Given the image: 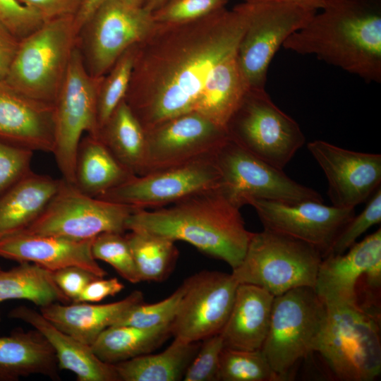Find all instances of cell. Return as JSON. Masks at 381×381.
Returning <instances> with one entry per match:
<instances>
[{
    "label": "cell",
    "mask_w": 381,
    "mask_h": 381,
    "mask_svg": "<svg viewBox=\"0 0 381 381\" xmlns=\"http://www.w3.org/2000/svg\"><path fill=\"white\" fill-rule=\"evenodd\" d=\"M184 288L171 334L188 342L219 334L230 314L238 285L232 274L200 271L182 284Z\"/></svg>",
    "instance_id": "obj_15"
},
{
    "label": "cell",
    "mask_w": 381,
    "mask_h": 381,
    "mask_svg": "<svg viewBox=\"0 0 381 381\" xmlns=\"http://www.w3.org/2000/svg\"><path fill=\"white\" fill-rule=\"evenodd\" d=\"M91 249L95 260L109 264L126 280L132 284L140 282L129 243L123 234H100L93 238Z\"/></svg>",
    "instance_id": "obj_36"
},
{
    "label": "cell",
    "mask_w": 381,
    "mask_h": 381,
    "mask_svg": "<svg viewBox=\"0 0 381 381\" xmlns=\"http://www.w3.org/2000/svg\"><path fill=\"white\" fill-rule=\"evenodd\" d=\"M0 269H1V267H0Z\"/></svg>",
    "instance_id": "obj_52"
},
{
    "label": "cell",
    "mask_w": 381,
    "mask_h": 381,
    "mask_svg": "<svg viewBox=\"0 0 381 381\" xmlns=\"http://www.w3.org/2000/svg\"><path fill=\"white\" fill-rule=\"evenodd\" d=\"M274 297L262 287L239 284L230 314L219 333L224 346L261 349L269 330Z\"/></svg>",
    "instance_id": "obj_23"
},
{
    "label": "cell",
    "mask_w": 381,
    "mask_h": 381,
    "mask_svg": "<svg viewBox=\"0 0 381 381\" xmlns=\"http://www.w3.org/2000/svg\"><path fill=\"white\" fill-rule=\"evenodd\" d=\"M135 56V44L118 59L104 76L97 95V120L99 131L124 100L129 87Z\"/></svg>",
    "instance_id": "obj_35"
},
{
    "label": "cell",
    "mask_w": 381,
    "mask_h": 381,
    "mask_svg": "<svg viewBox=\"0 0 381 381\" xmlns=\"http://www.w3.org/2000/svg\"><path fill=\"white\" fill-rule=\"evenodd\" d=\"M141 175L214 157L229 139L226 129L192 111L145 132Z\"/></svg>",
    "instance_id": "obj_13"
},
{
    "label": "cell",
    "mask_w": 381,
    "mask_h": 381,
    "mask_svg": "<svg viewBox=\"0 0 381 381\" xmlns=\"http://www.w3.org/2000/svg\"><path fill=\"white\" fill-rule=\"evenodd\" d=\"M33 152L0 140V195L32 171Z\"/></svg>",
    "instance_id": "obj_40"
},
{
    "label": "cell",
    "mask_w": 381,
    "mask_h": 381,
    "mask_svg": "<svg viewBox=\"0 0 381 381\" xmlns=\"http://www.w3.org/2000/svg\"><path fill=\"white\" fill-rule=\"evenodd\" d=\"M236 52L214 68L193 109L226 130L228 122L248 89L238 65Z\"/></svg>",
    "instance_id": "obj_28"
},
{
    "label": "cell",
    "mask_w": 381,
    "mask_h": 381,
    "mask_svg": "<svg viewBox=\"0 0 381 381\" xmlns=\"http://www.w3.org/2000/svg\"><path fill=\"white\" fill-rule=\"evenodd\" d=\"M214 157L133 176L98 198L135 209L169 205L193 194L219 188L220 173Z\"/></svg>",
    "instance_id": "obj_14"
},
{
    "label": "cell",
    "mask_w": 381,
    "mask_h": 381,
    "mask_svg": "<svg viewBox=\"0 0 381 381\" xmlns=\"http://www.w3.org/2000/svg\"><path fill=\"white\" fill-rule=\"evenodd\" d=\"M99 139L131 173L141 174L146 149L145 132L125 100L101 128Z\"/></svg>",
    "instance_id": "obj_31"
},
{
    "label": "cell",
    "mask_w": 381,
    "mask_h": 381,
    "mask_svg": "<svg viewBox=\"0 0 381 381\" xmlns=\"http://www.w3.org/2000/svg\"><path fill=\"white\" fill-rule=\"evenodd\" d=\"M283 47L311 54L368 83L381 82V8L377 0H326Z\"/></svg>",
    "instance_id": "obj_2"
},
{
    "label": "cell",
    "mask_w": 381,
    "mask_h": 381,
    "mask_svg": "<svg viewBox=\"0 0 381 381\" xmlns=\"http://www.w3.org/2000/svg\"><path fill=\"white\" fill-rule=\"evenodd\" d=\"M229 0H167L152 13L159 23H179L205 17L223 8Z\"/></svg>",
    "instance_id": "obj_38"
},
{
    "label": "cell",
    "mask_w": 381,
    "mask_h": 381,
    "mask_svg": "<svg viewBox=\"0 0 381 381\" xmlns=\"http://www.w3.org/2000/svg\"><path fill=\"white\" fill-rule=\"evenodd\" d=\"M73 185L81 192L98 198L133 175L99 138L87 135L78 147Z\"/></svg>",
    "instance_id": "obj_27"
},
{
    "label": "cell",
    "mask_w": 381,
    "mask_h": 381,
    "mask_svg": "<svg viewBox=\"0 0 381 381\" xmlns=\"http://www.w3.org/2000/svg\"><path fill=\"white\" fill-rule=\"evenodd\" d=\"M250 205L255 210L264 229L314 246L322 258L355 215V208L329 206L316 200L286 202L255 200Z\"/></svg>",
    "instance_id": "obj_17"
},
{
    "label": "cell",
    "mask_w": 381,
    "mask_h": 381,
    "mask_svg": "<svg viewBox=\"0 0 381 381\" xmlns=\"http://www.w3.org/2000/svg\"><path fill=\"white\" fill-rule=\"evenodd\" d=\"M78 36L74 16L44 21L20 40L4 80L30 97L54 104Z\"/></svg>",
    "instance_id": "obj_4"
},
{
    "label": "cell",
    "mask_w": 381,
    "mask_h": 381,
    "mask_svg": "<svg viewBox=\"0 0 381 381\" xmlns=\"http://www.w3.org/2000/svg\"><path fill=\"white\" fill-rule=\"evenodd\" d=\"M55 352L37 329L18 328L0 337V381H17L22 377L42 375L60 379Z\"/></svg>",
    "instance_id": "obj_25"
},
{
    "label": "cell",
    "mask_w": 381,
    "mask_h": 381,
    "mask_svg": "<svg viewBox=\"0 0 381 381\" xmlns=\"http://www.w3.org/2000/svg\"><path fill=\"white\" fill-rule=\"evenodd\" d=\"M124 289V285L116 277H98L91 281L83 289L75 302H99L107 296H114Z\"/></svg>",
    "instance_id": "obj_45"
},
{
    "label": "cell",
    "mask_w": 381,
    "mask_h": 381,
    "mask_svg": "<svg viewBox=\"0 0 381 381\" xmlns=\"http://www.w3.org/2000/svg\"><path fill=\"white\" fill-rule=\"evenodd\" d=\"M41 17L19 0H0V25L22 40L42 23Z\"/></svg>",
    "instance_id": "obj_42"
},
{
    "label": "cell",
    "mask_w": 381,
    "mask_h": 381,
    "mask_svg": "<svg viewBox=\"0 0 381 381\" xmlns=\"http://www.w3.org/2000/svg\"><path fill=\"white\" fill-rule=\"evenodd\" d=\"M0 320H1V313H0Z\"/></svg>",
    "instance_id": "obj_51"
},
{
    "label": "cell",
    "mask_w": 381,
    "mask_h": 381,
    "mask_svg": "<svg viewBox=\"0 0 381 381\" xmlns=\"http://www.w3.org/2000/svg\"><path fill=\"white\" fill-rule=\"evenodd\" d=\"M167 0H147L143 8L152 13L162 6Z\"/></svg>",
    "instance_id": "obj_49"
},
{
    "label": "cell",
    "mask_w": 381,
    "mask_h": 381,
    "mask_svg": "<svg viewBox=\"0 0 381 381\" xmlns=\"http://www.w3.org/2000/svg\"><path fill=\"white\" fill-rule=\"evenodd\" d=\"M170 336V324L151 329L111 325L98 336L91 349L102 361L114 365L151 353Z\"/></svg>",
    "instance_id": "obj_30"
},
{
    "label": "cell",
    "mask_w": 381,
    "mask_h": 381,
    "mask_svg": "<svg viewBox=\"0 0 381 381\" xmlns=\"http://www.w3.org/2000/svg\"><path fill=\"white\" fill-rule=\"evenodd\" d=\"M83 0H19L37 13L43 21L58 18L74 16Z\"/></svg>",
    "instance_id": "obj_44"
},
{
    "label": "cell",
    "mask_w": 381,
    "mask_h": 381,
    "mask_svg": "<svg viewBox=\"0 0 381 381\" xmlns=\"http://www.w3.org/2000/svg\"><path fill=\"white\" fill-rule=\"evenodd\" d=\"M381 222L380 187L371 196L364 210L344 226L336 238L329 253L341 254L353 246L356 239L371 226ZM326 255V256H327Z\"/></svg>",
    "instance_id": "obj_39"
},
{
    "label": "cell",
    "mask_w": 381,
    "mask_h": 381,
    "mask_svg": "<svg viewBox=\"0 0 381 381\" xmlns=\"http://www.w3.org/2000/svg\"><path fill=\"white\" fill-rule=\"evenodd\" d=\"M326 317V306L313 288L297 287L274 297L261 351L282 380L299 360L315 352Z\"/></svg>",
    "instance_id": "obj_7"
},
{
    "label": "cell",
    "mask_w": 381,
    "mask_h": 381,
    "mask_svg": "<svg viewBox=\"0 0 381 381\" xmlns=\"http://www.w3.org/2000/svg\"><path fill=\"white\" fill-rule=\"evenodd\" d=\"M201 341L174 338L162 352L147 353L114 365L119 381H177L183 378Z\"/></svg>",
    "instance_id": "obj_29"
},
{
    "label": "cell",
    "mask_w": 381,
    "mask_h": 381,
    "mask_svg": "<svg viewBox=\"0 0 381 381\" xmlns=\"http://www.w3.org/2000/svg\"><path fill=\"white\" fill-rule=\"evenodd\" d=\"M245 1H274L289 4L303 7L306 9L317 11L322 9L326 0H244Z\"/></svg>",
    "instance_id": "obj_48"
},
{
    "label": "cell",
    "mask_w": 381,
    "mask_h": 381,
    "mask_svg": "<svg viewBox=\"0 0 381 381\" xmlns=\"http://www.w3.org/2000/svg\"><path fill=\"white\" fill-rule=\"evenodd\" d=\"M224 348L220 334L202 341L200 348L187 368L184 381H216L220 354Z\"/></svg>",
    "instance_id": "obj_41"
},
{
    "label": "cell",
    "mask_w": 381,
    "mask_h": 381,
    "mask_svg": "<svg viewBox=\"0 0 381 381\" xmlns=\"http://www.w3.org/2000/svg\"><path fill=\"white\" fill-rule=\"evenodd\" d=\"M326 308L315 352L322 355L341 380H373L381 371L379 327L374 315L360 305Z\"/></svg>",
    "instance_id": "obj_6"
},
{
    "label": "cell",
    "mask_w": 381,
    "mask_h": 381,
    "mask_svg": "<svg viewBox=\"0 0 381 381\" xmlns=\"http://www.w3.org/2000/svg\"><path fill=\"white\" fill-rule=\"evenodd\" d=\"M244 2L185 23H156L135 44L124 100L145 132L193 111L214 68L237 51L247 25Z\"/></svg>",
    "instance_id": "obj_1"
},
{
    "label": "cell",
    "mask_w": 381,
    "mask_h": 381,
    "mask_svg": "<svg viewBox=\"0 0 381 381\" xmlns=\"http://www.w3.org/2000/svg\"><path fill=\"white\" fill-rule=\"evenodd\" d=\"M217 380L279 381L261 349L243 350L224 347L219 363Z\"/></svg>",
    "instance_id": "obj_34"
},
{
    "label": "cell",
    "mask_w": 381,
    "mask_h": 381,
    "mask_svg": "<svg viewBox=\"0 0 381 381\" xmlns=\"http://www.w3.org/2000/svg\"><path fill=\"white\" fill-rule=\"evenodd\" d=\"M92 240L20 231L0 238V257L18 262H32L52 272L75 266L104 277L107 272L92 255Z\"/></svg>",
    "instance_id": "obj_21"
},
{
    "label": "cell",
    "mask_w": 381,
    "mask_h": 381,
    "mask_svg": "<svg viewBox=\"0 0 381 381\" xmlns=\"http://www.w3.org/2000/svg\"><path fill=\"white\" fill-rule=\"evenodd\" d=\"M155 24L152 13L143 7L133 8L119 0L104 1L80 30H84V63L90 74H107L122 54L145 39Z\"/></svg>",
    "instance_id": "obj_16"
},
{
    "label": "cell",
    "mask_w": 381,
    "mask_h": 381,
    "mask_svg": "<svg viewBox=\"0 0 381 381\" xmlns=\"http://www.w3.org/2000/svg\"><path fill=\"white\" fill-rule=\"evenodd\" d=\"M61 179L32 171L0 195V238L26 229L58 191Z\"/></svg>",
    "instance_id": "obj_26"
},
{
    "label": "cell",
    "mask_w": 381,
    "mask_h": 381,
    "mask_svg": "<svg viewBox=\"0 0 381 381\" xmlns=\"http://www.w3.org/2000/svg\"><path fill=\"white\" fill-rule=\"evenodd\" d=\"M214 158L220 173L218 188L239 209L255 200L323 202L316 190L296 182L282 169L253 155L230 138Z\"/></svg>",
    "instance_id": "obj_10"
},
{
    "label": "cell",
    "mask_w": 381,
    "mask_h": 381,
    "mask_svg": "<svg viewBox=\"0 0 381 381\" xmlns=\"http://www.w3.org/2000/svg\"><path fill=\"white\" fill-rule=\"evenodd\" d=\"M226 131L238 145L282 170L306 141L298 123L274 103L265 88L248 89Z\"/></svg>",
    "instance_id": "obj_9"
},
{
    "label": "cell",
    "mask_w": 381,
    "mask_h": 381,
    "mask_svg": "<svg viewBox=\"0 0 381 381\" xmlns=\"http://www.w3.org/2000/svg\"><path fill=\"white\" fill-rule=\"evenodd\" d=\"M126 229L187 242L226 262L232 270L242 262L253 234L246 229L240 209L218 188L193 194L167 207L135 209Z\"/></svg>",
    "instance_id": "obj_3"
},
{
    "label": "cell",
    "mask_w": 381,
    "mask_h": 381,
    "mask_svg": "<svg viewBox=\"0 0 381 381\" xmlns=\"http://www.w3.org/2000/svg\"><path fill=\"white\" fill-rule=\"evenodd\" d=\"M307 147L323 171L332 205L355 208L380 187L381 155L346 150L315 140Z\"/></svg>",
    "instance_id": "obj_18"
},
{
    "label": "cell",
    "mask_w": 381,
    "mask_h": 381,
    "mask_svg": "<svg viewBox=\"0 0 381 381\" xmlns=\"http://www.w3.org/2000/svg\"><path fill=\"white\" fill-rule=\"evenodd\" d=\"M129 243L140 282H162L174 270L179 257L174 241L156 234L129 231Z\"/></svg>",
    "instance_id": "obj_33"
},
{
    "label": "cell",
    "mask_w": 381,
    "mask_h": 381,
    "mask_svg": "<svg viewBox=\"0 0 381 381\" xmlns=\"http://www.w3.org/2000/svg\"><path fill=\"white\" fill-rule=\"evenodd\" d=\"M361 277L371 288L380 289V228L344 253L323 258L313 289L326 306H358L356 285Z\"/></svg>",
    "instance_id": "obj_19"
},
{
    "label": "cell",
    "mask_w": 381,
    "mask_h": 381,
    "mask_svg": "<svg viewBox=\"0 0 381 381\" xmlns=\"http://www.w3.org/2000/svg\"><path fill=\"white\" fill-rule=\"evenodd\" d=\"M8 317L40 332L54 349L59 369L72 372L78 381H119L114 365L102 361L90 346L59 329L40 312L20 306L12 309Z\"/></svg>",
    "instance_id": "obj_22"
},
{
    "label": "cell",
    "mask_w": 381,
    "mask_h": 381,
    "mask_svg": "<svg viewBox=\"0 0 381 381\" xmlns=\"http://www.w3.org/2000/svg\"><path fill=\"white\" fill-rule=\"evenodd\" d=\"M20 40L0 25V80H4L16 55Z\"/></svg>",
    "instance_id": "obj_46"
},
{
    "label": "cell",
    "mask_w": 381,
    "mask_h": 381,
    "mask_svg": "<svg viewBox=\"0 0 381 381\" xmlns=\"http://www.w3.org/2000/svg\"><path fill=\"white\" fill-rule=\"evenodd\" d=\"M53 274L57 286L71 302H75L85 287L99 277L85 269L75 266L61 268L53 272Z\"/></svg>",
    "instance_id": "obj_43"
},
{
    "label": "cell",
    "mask_w": 381,
    "mask_h": 381,
    "mask_svg": "<svg viewBox=\"0 0 381 381\" xmlns=\"http://www.w3.org/2000/svg\"><path fill=\"white\" fill-rule=\"evenodd\" d=\"M107 0H83L81 6L74 17L75 28L78 32L87 22L97 9Z\"/></svg>",
    "instance_id": "obj_47"
},
{
    "label": "cell",
    "mask_w": 381,
    "mask_h": 381,
    "mask_svg": "<svg viewBox=\"0 0 381 381\" xmlns=\"http://www.w3.org/2000/svg\"><path fill=\"white\" fill-rule=\"evenodd\" d=\"M143 302V295L134 291L113 303H54L41 307L40 313L63 332L90 346L107 327L114 325L128 310Z\"/></svg>",
    "instance_id": "obj_24"
},
{
    "label": "cell",
    "mask_w": 381,
    "mask_h": 381,
    "mask_svg": "<svg viewBox=\"0 0 381 381\" xmlns=\"http://www.w3.org/2000/svg\"><path fill=\"white\" fill-rule=\"evenodd\" d=\"M0 140L52 153L54 104L30 97L0 80Z\"/></svg>",
    "instance_id": "obj_20"
},
{
    "label": "cell",
    "mask_w": 381,
    "mask_h": 381,
    "mask_svg": "<svg viewBox=\"0 0 381 381\" xmlns=\"http://www.w3.org/2000/svg\"><path fill=\"white\" fill-rule=\"evenodd\" d=\"M8 300H27L40 308L71 302L57 286L53 272L27 262L0 269V303Z\"/></svg>",
    "instance_id": "obj_32"
},
{
    "label": "cell",
    "mask_w": 381,
    "mask_h": 381,
    "mask_svg": "<svg viewBox=\"0 0 381 381\" xmlns=\"http://www.w3.org/2000/svg\"><path fill=\"white\" fill-rule=\"evenodd\" d=\"M131 206L90 196L61 178L60 187L42 214L25 232L73 240L93 239L100 234H123Z\"/></svg>",
    "instance_id": "obj_11"
},
{
    "label": "cell",
    "mask_w": 381,
    "mask_h": 381,
    "mask_svg": "<svg viewBox=\"0 0 381 381\" xmlns=\"http://www.w3.org/2000/svg\"><path fill=\"white\" fill-rule=\"evenodd\" d=\"M123 4L133 7V8H142L143 7L147 0H119Z\"/></svg>",
    "instance_id": "obj_50"
},
{
    "label": "cell",
    "mask_w": 381,
    "mask_h": 381,
    "mask_svg": "<svg viewBox=\"0 0 381 381\" xmlns=\"http://www.w3.org/2000/svg\"><path fill=\"white\" fill-rule=\"evenodd\" d=\"M322 260L314 246L264 229L253 232L242 262L231 274L238 284L255 285L277 296L297 287L314 288Z\"/></svg>",
    "instance_id": "obj_5"
},
{
    "label": "cell",
    "mask_w": 381,
    "mask_h": 381,
    "mask_svg": "<svg viewBox=\"0 0 381 381\" xmlns=\"http://www.w3.org/2000/svg\"><path fill=\"white\" fill-rule=\"evenodd\" d=\"M247 25L237 59L248 88H265L274 54L294 32L303 28L315 11L274 1H245Z\"/></svg>",
    "instance_id": "obj_12"
},
{
    "label": "cell",
    "mask_w": 381,
    "mask_h": 381,
    "mask_svg": "<svg viewBox=\"0 0 381 381\" xmlns=\"http://www.w3.org/2000/svg\"><path fill=\"white\" fill-rule=\"evenodd\" d=\"M104 76L90 74L80 51L75 47L54 102L52 153L62 179L72 184L77 150L83 135L86 133L99 138L97 95Z\"/></svg>",
    "instance_id": "obj_8"
},
{
    "label": "cell",
    "mask_w": 381,
    "mask_h": 381,
    "mask_svg": "<svg viewBox=\"0 0 381 381\" xmlns=\"http://www.w3.org/2000/svg\"><path fill=\"white\" fill-rule=\"evenodd\" d=\"M183 291L181 284L161 301L151 304L140 303L128 310L114 325L151 329L170 324L176 315Z\"/></svg>",
    "instance_id": "obj_37"
}]
</instances>
